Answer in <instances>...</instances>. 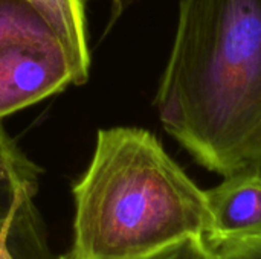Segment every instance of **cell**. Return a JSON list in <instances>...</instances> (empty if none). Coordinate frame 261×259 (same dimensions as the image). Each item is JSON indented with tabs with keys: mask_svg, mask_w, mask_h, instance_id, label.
Wrapping results in <instances>:
<instances>
[{
	"mask_svg": "<svg viewBox=\"0 0 261 259\" xmlns=\"http://www.w3.org/2000/svg\"><path fill=\"white\" fill-rule=\"evenodd\" d=\"M210 247L261 235V174L243 172L223 177L217 186L205 191Z\"/></svg>",
	"mask_w": 261,
	"mask_h": 259,
	"instance_id": "cell-4",
	"label": "cell"
},
{
	"mask_svg": "<svg viewBox=\"0 0 261 259\" xmlns=\"http://www.w3.org/2000/svg\"><path fill=\"white\" fill-rule=\"evenodd\" d=\"M47 18L63 44L72 67V84L81 85L89 78L90 55L84 0H29Z\"/></svg>",
	"mask_w": 261,
	"mask_h": 259,
	"instance_id": "cell-6",
	"label": "cell"
},
{
	"mask_svg": "<svg viewBox=\"0 0 261 259\" xmlns=\"http://www.w3.org/2000/svg\"><path fill=\"white\" fill-rule=\"evenodd\" d=\"M75 259H133L185 237H205V191L142 128L101 130L73 186Z\"/></svg>",
	"mask_w": 261,
	"mask_h": 259,
	"instance_id": "cell-2",
	"label": "cell"
},
{
	"mask_svg": "<svg viewBox=\"0 0 261 259\" xmlns=\"http://www.w3.org/2000/svg\"><path fill=\"white\" fill-rule=\"evenodd\" d=\"M154 104L205 169L261 174V0H180Z\"/></svg>",
	"mask_w": 261,
	"mask_h": 259,
	"instance_id": "cell-1",
	"label": "cell"
},
{
	"mask_svg": "<svg viewBox=\"0 0 261 259\" xmlns=\"http://www.w3.org/2000/svg\"><path fill=\"white\" fill-rule=\"evenodd\" d=\"M38 177V166L21 153L0 125V223H9L26 234L47 238L34 203Z\"/></svg>",
	"mask_w": 261,
	"mask_h": 259,
	"instance_id": "cell-5",
	"label": "cell"
},
{
	"mask_svg": "<svg viewBox=\"0 0 261 259\" xmlns=\"http://www.w3.org/2000/svg\"><path fill=\"white\" fill-rule=\"evenodd\" d=\"M17 43H60V38L29 0H0V49Z\"/></svg>",
	"mask_w": 261,
	"mask_h": 259,
	"instance_id": "cell-7",
	"label": "cell"
},
{
	"mask_svg": "<svg viewBox=\"0 0 261 259\" xmlns=\"http://www.w3.org/2000/svg\"><path fill=\"white\" fill-rule=\"evenodd\" d=\"M54 259H75V256L72 255V252L69 250L67 253H64V255H60V256H57V258Z\"/></svg>",
	"mask_w": 261,
	"mask_h": 259,
	"instance_id": "cell-11",
	"label": "cell"
},
{
	"mask_svg": "<svg viewBox=\"0 0 261 259\" xmlns=\"http://www.w3.org/2000/svg\"><path fill=\"white\" fill-rule=\"evenodd\" d=\"M133 259H213L205 237H185Z\"/></svg>",
	"mask_w": 261,
	"mask_h": 259,
	"instance_id": "cell-9",
	"label": "cell"
},
{
	"mask_svg": "<svg viewBox=\"0 0 261 259\" xmlns=\"http://www.w3.org/2000/svg\"><path fill=\"white\" fill-rule=\"evenodd\" d=\"M213 259H261V235L211 247Z\"/></svg>",
	"mask_w": 261,
	"mask_h": 259,
	"instance_id": "cell-10",
	"label": "cell"
},
{
	"mask_svg": "<svg viewBox=\"0 0 261 259\" xmlns=\"http://www.w3.org/2000/svg\"><path fill=\"white\" fill-rule=\"evenodd\" d=\"M72 84L61 43H17L0 49V119Z\"/></svg>",
	"mask_w": 261,
	"mask_h": 259,
	"instance_id": "cell-3",
	"label": "cell"
},
{
	"mask_svg": "<svg viewBox=\"0 0 261 259\" xmlns=\"http://www.w3.org/2000/svg\"><path fill=\"white\" fill-rule=\"evenodd\" d=\"M0 250L11 259H54L47 238L26 234L9 223H0Z\"/></svg>",
	"mask_w": 261,
	"mask_h": 259,
	"instance_id": "cell-8",
	"label": "cell"
},
{
	"mask_svg": "<svg viewBox=\"0 0 261 259\" xmlns=\"http://www.w3.org/2000/svg\"><path fill=\"white\" fill-rule=\"evenodd\" d=\"M0 259H11V258H9V255H8L6 252H2V250H0Z\"/></svg>",
	"mask_w": 261,
	"mask_h": 259,
	"instance_id": "cell-12",
	"label": "cell"
}]
</instances>
